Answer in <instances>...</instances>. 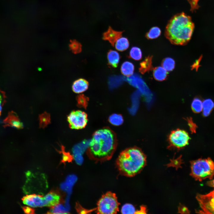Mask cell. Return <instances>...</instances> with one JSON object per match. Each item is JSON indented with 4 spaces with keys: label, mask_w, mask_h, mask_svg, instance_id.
<instances>
[{
    "label": "cell",
    "mask_w": 214,
    "mask_h": 214,
    "mask_svg": "<svg viewBox=\"0 0 214 214\" xmlns=\"http://www.w3.org/2000/svg\"><path fill=\"white\" fill-rule=\"evenodd\" d=\"M190 139L187 132L179 129L172 131L168 137L170 145L178 149L182 148L188 145Z\"/></svg>",
    "instance_id": "obj_6"
},
{
    "label": "cell",
    "mask_w": 214,
    "mask_h": 214,
    "mask_svg": "<svg viewBox=\"0 0 214 214\" xmlns=\"http://www.w3.org/2000/svg\"><path fill=\"white\" fill-rule=\"evenodd\" d=\"M109 121L113 125L119 126L122 123L123 120L122 117L120 115L114 114L109 117Z\"/></svg>",
    "instance_id": "obj_27"
},
{
    "label": "cell",
    "mask_w": 214,
    "mask_h": 214,
    "mask_svg": "<svg viewBox=\"0 0 214 214\" xmlns=\"http://www.w3.org/2000/svg\"><path fill=\"white\" fill-rule=\"evenodd\" d=\"M78 105L79 106H84L86 104V98L82 95H80L77 97Z\"/></svg>",
    "instance_id": "obj_31"
},
{
    "label": "cell",
    "mask_w": 214,
    "mask_h": 214,
    "mask_svg": "<svg viewBox=\"0 0 214 214\" xmlns=\"http://www.w3.org/2000/svg\"><path fill=\"white\" fill-rule=\"evenodd\" d=\"M152 58V56H149L146 57L144 60L140 63L139 70L141 73L144 74L153 70Z\"/></svg>",
    "instance_id": "obj_16"
},
{
    "label": "cell",
    "mask_w": 214,
    "mask_h": 214,
    "mask_svg": "<svg viewBox=\"0 0 214 214\" xmlns=\"http://www.w3.org/2000/svg\"><path fill=\"white\" fill-rule=\"evenodd\" d=\"M119 204L115 195L108 192L103 195L98 201L97 211L100 214L116 213L118 210Z\"/></svg>",
    "instance_id": "obj_5"
},
{
    "label": "cell",
    "mask_w": 214,
    "mask_h": 214,
    "mask_svg": "<svg viewBox=\"0 0 214 214\" xmlns=\"http://www.w3.org/2000/svg\"><path fill=\"white\" fill-rule=\"evenodd\" d=\"M128 82L132 85L139 89L144 94H149L150 91L142 79L139 75H135L128 77Z\"/></svg>",
    "instance_id": "obj_10"
},
{
    "label": "cell",
    "mask_w": 214,
    "mask_h": 214,
    "mask_svg": "<svg viewBox=\"0 0 214 214\" xmlns=\"http://www.w3.org/2000/svg\"><path fill=\"white\" fill-rule=\"evenodd\" d=\"M146 162L145 155L136 148H130L122 152L117 160L119 170L128 176H133L140 171Z\"/></svg>",
    "instance_id": "obj_3"
},
{
    "label": "cell",
    "mask_w": 214,
    "mask_h": 214,
    "mask_svg": "<svg viewBox=\"0 0 214 214\" xmlns=\"http://www.w3.org/2000/svg\"><path fill=\"white\" fill-rule=\"evenodd\" d=\"M194 27L190 17L183 12L179 13L169 21L165 35L173 44L185 45L190 40Z\"/></svg>",
    "instance_id": "obj_1"
},
{
    "label": "cell",
    "mask_w": 214,
    "mask_h": 214,
    "mask_svg": "<svg viewBox=\"0 0 214 214\" xmlns=\"http://www.w3.org/2000/svg\"><path fill=\"white\" fill-rule=\"evenodd\" d=\"M40 128H44L50 122V116L49 114L45 112L39 116Z\"/></svg>",
    "instance_id": "obj_23"
},
{
    "label": "cell",
    "mask_w": 214,
    "mask_h": 214,
    "mask_svg": "<svg viewBox=\"0 0 214 214\" xmlns=\"http://www.w3.org/2000/svg\"><path fill=\"white\" fill-rule=\"evenodd\" d=\"M129 57L136 60H139L142 59V52L140 48L137 47H132L129 52Z\"/></svg>",
    "instance_id": "obj_25"
},
{
    "label": "cell",
    "mask_w": 214,
    "mask_h": 214,
    "mask_svg": "<svg viewBox=\"0 0 214 214\" xmlns=\"http://www.w3.org/2000/svg\"><path fill=\"white\" fill-rule=\"evenodd\" d=\"M196 198L202 210L201 213L214 214V189L206 194H198Z\"/></svg>",
    "instance_id": "obj_8"
},
{
    "label": "cell",
    "mask_w": 214,
    "mask_h": 214,
    "mask_svg": "<svg viewBox=\"0 0 214 214\" xmlns=\"http://www.w3.org/2000/svg\"><path fill=\"white\" fill-rule=\"evenodd\" d=\"M129 46L128 39L125 37H120L116 42L115 47L116 49L119 51H122L127 49Z\"/></svg>",
    "instance_id": "obj_20"
},
{
    "label": "cell",
    "mask_w": 214,
    "mask_h": 214,
    "mask_svg": "<svg viewBox=\"0 0 214 214\" xmlns=\"http://www.w3.org/2000/svg\"><path fill=\"white\" fill-rule=\"evenodd\" d=\"M89 85V82L87 80L84 79L80 78L73 82L72 86V90L75 93H81L88 89Z\"/></svg>",
    "instance_id": "obj_13"
},
{
    "label": "cell",
    "mask_w": 214,
    "mask_h": 214,
    "mask_svg": "<svg viewBox=\"0 0 214 214\" xmlns=\"http://www.w3.org/2000/svg\"><path fill=\"white\" fill-rule=\"evenodd\" d=\"M123 32L117 31L109 26L107 30L103 34V39L107 40L114 46L117 40L121 36Z\"/></svg>",
    "instance_id": "obj_11"
},
{
    "label": "cell",
    "mask_w": 214,
    "mask_h": 214,
    "mask_svg": "<svg viewBox=\"0 0 214 214\" xmlns=\"http://www.w3.org/2000/svg\"><path fill=\"white\" fill-rule=\"evenodd\" d=\"M203 115L207 117L209 115L214 108V103L210 99L204 100L202 103Z\"/></svg>",
    "instance_id": "obj_19"
},
{
    "label": "cell",
    "mask_w": 214,
    "mask_h": 214,
    "mask_svg": "<svg viewBox=\"0 0 214 214\" xmlns=\"http://www.w3.org/2000/svg\"><path fill=\"white\" fill-rule=\"evenodd\" d=\"M61 151H59L62 153V160L61 162L65 163L66 162H70L72 161L73 157L69 152H66L64 150V147L61 146Z\"/></svg>",
    "instance_id": "obj_30"
},
{
    "label": "cell",
    "mask_w": 214,
    "mask_h": 214,
    "mask_svg": "<svg viewBox=\"0 0 214 214\" xmlns=\"http://www.w3.org/2000/svg\"><path fill=\"white\" fill-rule=\"evenodd\" d=\"M46 206L51 207L58 204L60 201V196L56 192L51 191L44 197Z\"/></svg>",
    "instance_id": "obj_14"
},
{
    "label": "cell",
    "mask_w": 214,
    "mask_h": 214,
    "mask_svg": "<svg viewBox=\"0 0 214 214\" xmlns=\"http://www.w3.org/2000/svg\"><path fill=\"white\" fill-rule=\"evenodd\" d=\"M119 53L115 51L109 50L107 53V59L109 65L114 67H116L120 60Z\"/></svg>",
    "instance_id": "obj_17"
},
{
    "label": "cell",
    "mask_w": 214,
    "mask_h": 214,
    "mask_svg": "<svg viewBox=\"0 0 214 214\" xmlns=\"http://www.w3.org/2000/svg\"><path fill=\"white\" fill-rule=\"evenodd\" d=\"M134 67L133 64L129 61H125L122 64L121 67V72L124 75L130 76L133 73Z\"/></svg>",
    "instance_id": "obj_18"
},
{
    "label": "cell",
    "mask_w": 214,
    "mask_h": 214,
    "mask_svg": "<svg viewBox=\"0 0 214 214\" xmlns=\"http://www.w3.org/2000/svg\"><path fill=\"white\" fill-rule=\"evenodd\" d=\"M121 211L123 214H133L136 212L134 206L129 204L124 205L122 207Z\"/></svg>",
    "instance_id": "obj_29"
},
{
    "label": "cell",
    "mask_w": 214,
    "mask_h": 214,
    "mask_svg": "<svg viewBox=\"0 0 214 214\" xmlns=\"http://www.w3.org/2000/svg\"><path fill=\"white\" fill-rule=\"evenodd\" d=\"M161 31L157 26L152 27L146 34V37L148 39H153L158 37L160 35Z\"/></svg>",
    "instance_id": "obj_24"
},
{
    "label": "cell",
    "mask_w": 214,
    "mask_h": 214,
    "mask_svg": "<svg viewBox=\"0 0 214 214\" xmlns=\"http://www.w3.org/2000/svg\"><path fill=\"white\" fill-rule=\"evenodd\" d=\"M23 209L26 213L33 214L35 213V210L31 207H24Z\"/></svg>",
    "instance_id": "obj_34"
},
{
    "label": "cell",
    "mask_w": 214,
    "mask_h": 214,
    "mask_svg": "<svg viewBox=\"0 0 214 214\" xmlns=\"http://www.w3.org/2000/svg\"><path fill=\"white\" fill-rule=\"evenodd\" d=\"M69 47L72 52L74 54L79 53L82 50V46L81 43L75 40L71 41Z\"/></svg>",
    "instance_id": "obj_28"
},
{
    "label": "cell",
    "mask_w": 214,
    "mask_h": 214,
    "mask_svg": "<svg viewBox=\"0 0 214 214\" xmlns=\"http://www.w3.org/2000/svg\"><path fill=\"white\" fill-rule=\"evenodd\" d=\"M208 185L209 186H211L214 187V180L212 181H210L208 182Z\"/></svg>",
    "instance_id": "obj_35"
},
{
    "label": "cell",
    "mask_w": 214,
    "mask_h": 214,
    "mask_svg": "<svg viewBox=\"0 0 214 214\" xmlns=\"http://www.w3.org/2000/svg\"><path fill=\"white\" fill-rule=\"evenodd\" d=\"M175 63L174 59L170 57L164 59L161 62V66L167 71L173 70L175 67Z\"/></svg>",
    "instance_id": "obj_22"
},
{
    "label": "cell",
    "mask_w": 214,
    "mask_h": 214,
    "mask_svg": "<svg viewBox=\"0 0 214 214\" xmlns=\"http://www.w3.org/2000/svg\"><path fill=\"white\" fill-rule=\"evenodd\" d=\"M153 75L155 80L162 81L167 78L168 73L162 67L159 66L153 68Z\"/></svg>",
    "instance_id": "obj_15"
},
{
    "label": "cell",
    "mask_w": 214,
    "mask_h": 214,
    "mask_svg": "<svg viewBox=\"0 0 214 214\" xmlns=\"http://www.w3.org/2000/svg\"><path fill=\"white\" fill-rule=\"evenodd\" d=\"M4 123L6 126L17 129H21L23 127V123L20 121L17 114L13 112L9 113L4 119Z\"/></svg>",
    "instance_id": "obj_12"
},
{
    "label": "cell",
    "mask_w": 214,
    "mask_h": 214,
    "mask_svg": "<svg viewBox=\"0 0 214 214\" xmlns=\"http://www.w3.org/2000/svg\"><path fill=\"white\" fill-rule=\"evenodd\" d=\"M67 121L71 128L81 129L84 128L86 125L87 115L84 112L81 111H73L68 116Z\"/></svg>",
    "instance_id": "obj_7"
},
{
    "label": "cell",
    "mask_w": 214,
    "mask_h": 214,
    "mask_svg": "<svg viewBox=\"0 0 214 214\" xmlns=\"http://www.w3.org/2000/svg\"><path fill=\"white\" fill-rule=\"evenodd\" d=\"M193 111L196 113L200 112L202 110V102L198 97H196L193 100L191 105Z\"/></svg>",
    "instance_id": "obj_26"
},
{
    "label": "cell",
    "mask_w": 214,
    "mask_h": 214,
    "mask_svg": "<svg viewBox=\"0 0 214 214\" xmlns=\"http://www.w3.org/2000/svg\"><path fill=\"white\" fill-rule=\"evenodd\" d=\"M50 210L47 213L67 214L69 213V209L62 204L59 203L56 205L51 206Z\"/></svg>",
    "instance_id": "obj_21"
},
{
    "label": "cell",
    "mask_w": 214,
    "mask_h": 214,
    "mask_svg": "<svg viewBox=\"0 0 214 214\" xmlns=\"http://www.w3.org/2000/svg\"><path fill=\"white\" fill-rule=\"evenodd\" d=\"M188 125L190 127V130L192 133H195L196 132V130L197 126L196 124L193 123L192 118H190L188 119Z\"/></svg>",
    "instance_id": "obj_32"
},
{
    "label": "cell",
    "mask_w": 214,
    "mask_h": 214,
    "mask_svg": "<svg viewBox=\"0 0 214 214\" xmlns=\"http://www.w3.org/2000/svg\"><path fill=\"white\" fill-rule=\"evenodd\" d=\"M114 134L108 129L99 130L94 134L89 144L91 153L99 159L110 157L115 148Z\"/></svg>",
    "instance_id": "obj_2"
},
{
    "label": "cell",
    "mask_w": 214,
    "mask_h": 214,
    "mask_svg": "<svg viewBox=\"0 0 214 214\" xmlns=\"http://www.w3.org/2000/svg\"><path fill=\"white\" fill-rule=\"evenodd\" d=\"M5 95L4 93L0 89V116L2 109V107L5 102Z\"/></svg>",
    "instance_id": "obj_33"
},
{
    "label": "cell",
    "mask_w": 214,
    "mask_h": 214,
    "mask_svg": "<svg viewBox=\"0 0 214 214\" xmlns=\"http://www.w3.org/2000/svg\"><path fill=\"white\" fill-rule=\"evenodd\" d=\"M191 168V174L196 180H211L214 177V162L210 158L192 161Z\"/></svg>",
    "instance_id": "obj_4"
},
{
    "label": "cell",
    "mask_w": 214,
    "mask_h": 214,
    "mask_svg": "<svg viewBox=\"0 0 214 214\" xmlns=\"http://www.w3.org/2000/svg\"><path fill=\"white\" fill-rule=\"evenodd\" d=\"M23 203L32 207H43L46 206V204L43 195L33 194L26 195L22 199Z\"/></svg>",
    "instance_id": "obj_9"
}]
</instances>
